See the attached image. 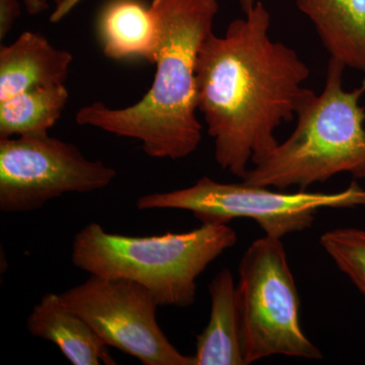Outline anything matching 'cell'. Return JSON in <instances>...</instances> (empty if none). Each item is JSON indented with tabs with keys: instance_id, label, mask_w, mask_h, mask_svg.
Segmentation results:
<instances>
[{
	"instance_id": "6",
	"label": "cell",
	"mask_w": 365,
	"mask_h": 365,
	"mask_svg": "<svg viewBox=\"0 0 365 365\" xmlns=\"http://www.w3.org/2000/svg\"><path fill=\"white\" fill-rule=\"evenodd\" d=\"M237 302L245 365L285 355L323 359L300 326V300L281 239L252 242L239 266Z\"/></svg>"
},
{
	"instance_id": "10",
	"label": "cell",
	"mask_w": 365,
	"mask_h": 365,
	"mask_svg": "<svg viewBox=\"0 0 365 365\" xmlns=\"http://www.w3.org/2000/svg\"><path fill=\"white\" fill-rule=\"evenodd\" d=\"M31 335L52 342L73 365H115L107 346L78 314L64 306L59 294H47L26 319Z\"/></svg>"
},
{
	"instance_id": "18",
	"label": "cell",
	"mask_w": 365,
	"mask_h": 365,
	"mask_svg": "<svg viewBox=\"0 0 365 365\" xmlns=\"http://www.w3.org/2000/svg\"><path fill=\"white\" fill-rule=\"evenodd\" d=\"M259 0H237V4L241 7L242 14H247L257 4Z\"/></svg>"
},
{
	"instance_id": "7",
	"label": "cell",
	"mask_w": 365,
	"mask_h": 365,
	"mask_svg": "<svg viewBox=\"0 0 365 365\" xmlns=\"http://www.w3.org/2000/svg\"><path fill=\"white\" fill-rule=\"evenodd\" d=\"M116 170L78 146L49 135L0 139V210L31 212L67 193L107 188Z\"/></svg>"
},
{
	"instance_id": "1",
	"label": "cell",
	"mask_w": 365,
	"mask_h": 365,
	"mask_svg": "<svg viewBox=\"0 0 365 365\" xmlns=\"http://www.w3.org/2000/svg\"><path fill=\"white\" fill-rule=\"evenodd\" d=\"M225 35L204 41L197 60L198 111L222 170L242 179L279 144L276 130L297 116L309 69L295 50L270 38L259 0Z\"/></svg>"
},
{
	"instance_id": "19",
	"label": "cell",
	"mask_w": 365,
	"mask_h": 365,
	"mask_svg": "<svg viewBox=\"0 0 365 365\" xmlns=\"http://www.w3.org/2000/svg\"><path fill=\"white\" fill-rule=\"evenodd\" d=\"M81 1H83V0H69V4H71V6H78Z\"/></svg>"
},
{
	"instance_id": "9",
	"label": "cell",
	"mask_w": 365,
	"mask_h": 365,
	"mask_svg": "<svg viewBox=\"0 0 365 365\" xmlns=\"http://www.w3.org/2000/svg\"><path fill=\"white\" fill-rule=\"evenodd\" d=\"M73 56L41 33L26 31L0 47V101L23 91L66 85Z\"/></svg>"
},
{
	"instance_id": "14",
	"label": "cell",
	"mask_w": 365,
	"mask_h": 365,
	"mask_svg": "<svg viewBox=\"0 0 365 365\" xmlns=\"http://www.w3.org/2000/svg\"><path fill=\"white\" fill-rule=\"evenodd\" d=\"M69 100L66 85L41 86L0 101V139L40 135L58 122Z\"/></svg>"
},
{
	"instance_id": "20",
	"label": "cell",
	"mask_w": 365,
	"mask_h": 365,
	"mask_svg": "<svg viewBox=\"0 0 365 365\" xmlns=\"http://www.w3.org/2000/svg\"><path fill=\"white\" fill-rule=\"evenodd\" d=\"M44 1L48 2V0H44ZM64 0H53V2H54L55 6H58V4H62V2Z\"/></svg>"
},
{
	"instance_id": "8",
	"label": "cell",
	"mask_w": 365,
	"mask_h": 365,
	"mask_svg": "<svg viewBox=\"0 0 365 365\" xmlns=\"http://www.w3.org/2000/svg\"><path fill=\"white\" fill-rule=\"evenodd\" d=\"M64 306L78 314L109 347L144 365H194L168 339L157 319V302L133 281L91 275L59 294Z\"/></svg>"
},
{
	"instance_id": "13",
	"label": "cell",
	"mask_w": 365,
	"mask_h": 365,
	"mask_svg": "<svg viewBox=\"0 0 365 365\" xmlns=\"http://www.w3.org/2000/svg\"><path fill=\"white\" fill-rule=\"evenodd\" d=\"M211 313L207 327L197 336L194 365H245L240 335L237 285L230 269L209 283Z\"/></svg>"
},
{
	"instance_id": "4",
	"label": "cell",
	"mask_w": 365,
	"mask_h": 365,
	"mask_svg": "<svg viewBox=\"0 0 365 365\" xmlns=\"http://www.w3.org/2000/svg\"><path fill=\"white\" fill-rule=\"evenodd\" d=\"M237 241L235 230L225 223H202L179 234L129 237L91 222L74 237L71 262L90 275L143 285L158 307H187L195 302L197 278Z\"/></svg>"
},
{
	"instance_id": "11",
	"label": "cell",
	"mask_w": 365,
	"mask_h": 365,
	"mask_svg": "<svg viewBox=\"0 0 365 365\" xmlns=\"http://www.w3.org/2000/svg\"><path fill=\"white\" fill-rule=\"evenodd\" d=\"M330 57L365 72V0H294Z\"/></svg>"
},
{
	"instance_id": "15",
	"label": "cell",
	"mask_w": 365,
	"mask_h": 365,
	"mask_svg": "<svg viewBox=\"0 0 365 365\" xmlns=\"http://www.w3.org/2000/svg\"><path fill=\"white\" fill-rule=\"evenodd\" d=\"M322 248L365 297V230L337 228L319 239Z\"/></svg>"
},
{
	"instance_id": "2",
	"label": "cell",
	"mask_w": 365,
	"mask_h": 365,
	"mask_svg": "<svg viewBox=\"0 0 365 365\" xmlns=\"http://www.w3.org/2000/svg\"><path fill=\"white\" fill-rule=\"evenodd\" d=\"M158 41L155 78L135 104L111 108L95 102L81 108L76 123L134 139L153 158L182 160L202 140L197 117L196 67L199 51L213 33L217 0H153Z\"/></svg>"
},
{
	"instance_id": "5",
	"label": "cell",
	"mask_w": 365,
	"mask_h": 365,
	"mask_svg": "<svg viewBox=\"0 0 365 365\" xmlns=\"http://www.w3.org/2000/svg\"><path fill=\"white\" fill-rule=\"evenodd\" d=\"M365 206V189L357 182L334 193L299 190L294 193L246 182H220L202 177L188 188L139 197L136 207L180 209L190 211L202 223L227 225L237 218H250L268 237L304 232L314 225L322 208H355Z\"/></svg>"
},
{
	"instance_id": "16",
	"label": "cell",
	"mask_w": 365,
	"mask_h": 365,
	"mask_svg": "<svg viewBox=\"0 0 365 365\" xmlns=\"http://www.w3.org/2000/svg\"><path fill=\"white\" fill-rule=\"evenodd\" d=\"M21 0H0V40L6 39L16 25L21 16Z\"/></svg>"
},
{
	"instance_id": "17",
	"label": "cell",
	"mask_w": 365,
	"mask_h": 365,
	"mask_svg": "<svg viewBox=\"0 0 365 365\" xmlns=\"http://www.w3.org/2000/svg\"><path fill=\"white\" fill-rule=\"evenodd\" d=\"M26 11L32 16L43 13L49 9V4L44 0H21Z\"/></svg>"
},
{
	"instance_id": "12",
	"label": "cell",
	"mask_w": 365,
	"mask_h": 365,
	"mask_svg": "<svg viewBox=\"0 0 365 365\" xmlns=\"http://www.w3.org/2000/svg\"><path fill=\"white\" fill-rule=\"evenodd\" d=\"M103 53L113 60L143 59L153 63L157 52V21L141 0H110L98 19Z\"/></svg>"
},
{
	"instance_id": "3",
	"label": "cell",
	"mask_w": 365,
	"mask_h": 365,
	"mask_svg": "<svg viewBox=\"0 0 365 365\" xmlns=\"http://www.w3.org/2000/svg\"><path fill=\"white\" fill-rule=\"evenodd\" d=\"M346 66L330 57L321 95L309 90L297 109L292 135L250 168L242 181L254 186L307 190L348 173L365 180V78L359 88H343Z\"/></svg>"
}]
</instances>
